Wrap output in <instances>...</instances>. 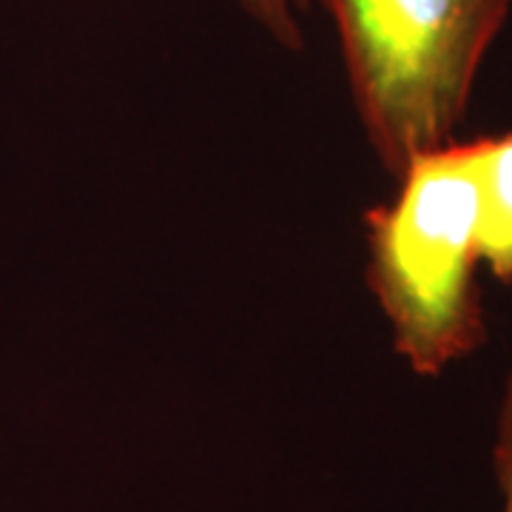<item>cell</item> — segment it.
Instances as JSON below:
<instances>
[{
	"instance_id": "1",
	"label": "cell",
	"mask_w": 512,
	"mask_h": 512,
	"mask_svg": "<svg viewBox=\"0 0 512 512\" xmlns=\"http://www.w3.org/2000/svg\"><path fill=\"white\" fill-rule=\"evenodd\" d=\"M390 202L367 211V285L393 348L436 379L487 342L478 259V191L470 143L413 157Z\"/></svg>"
},
{
	"instance_id": "2",
	"label": "cell",
	"mask_w": 512,
	"mask_h": 512,
	"mask_svg": "<svg viewBox=\"0 0 512 512\" xmlns=\"http://www.w3.org/2000/svg\"><path fill=\"white\" fill-rule=\"evenodd\" d=\"M353 106L387 174L456 140L512 0H322Z\"/></svg>"
},
{
	"instance_id": "3",
	"label": "cell",
	"mask_w": 512,
	"mask_h": 512,
	"mask_svg": "<svg viewBox=\"0 0 512 512\" xmlns=\"http://www.w3.org/2000/svg\"><path fill=\"white\" fill-rule=\"evenodd\" d=\"M470 163L478 191V259L490 274L512 282V131L476 137Z\"/></svg>"
},
{
	"instance_id": "4",
	"label": "cell",
	"mask_w": 512,
	"mask_h": 512,
	"mask_svg": "<svg viewBox=\"0 0 512 512\" xmlns=\"http://www.w3.org/2000/svg\"><path fill=\"white\" fill-rule=\"evenodd\" d=\"M493 473L501 490V501H504L501 512H512V370L504 379L498 416H495Z\"/></svg>"
},
{
	"instance_id": "5",
	"label": "cell",
	"mask_w": 512,
	"mask_h": 512,
	"mask_svg": "<svg viewBox=\"0 0 512 512\" xmlns=\"http://www.w3.org/2000/svg\"><path fill=\"white\" fill-rule=\"evenodd\" d=\"M293 3L296 0H239V6L274 37L279 46L299 52L305 40H302V26L293 15Z\"/></svg>"
}]
</instances>
